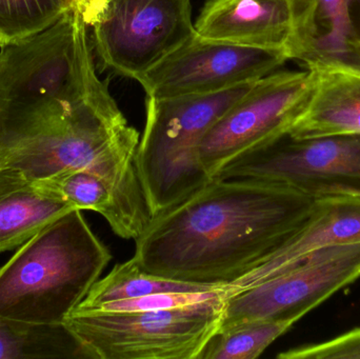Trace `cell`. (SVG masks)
Instances as JSON below:
<instances>
[{
	"label": "cell",
	"instance_id": "obj_1",
	"mask_svg": "<svg viewBox=\"0 0 360 359\" xmlns=\"http://www.w3.org/2000/svg\"><path fill=\"white\" fill-rule=\"evenodd\" d=\"M79 10L0 46V168L39 183L84 170L110 185L135 233L152 216L135 155L141 135L99 79Z\"/></svg>",
	"mask_w": 360,
	"mask_h": 359
},
{
	"label": "cell",
	"instance_id": "obj_2",
	"mask_svg": "<svg viewBox=\"0 0 360 359\" xmlns=\"http://www.w3.org/2000/svg\"><path fill=\"white\" fill-rule=\"evenodd\" d=\"M316 200L274 181L214 178L152 217L133 257L149 273L228 286L281 248Z\"/></svg>",
	"mask_w": 360,
	"mask_h": 359
},
{
	"label": "cell",
	"instance_id": "obj_3",
	"mask_svg": "<svg viewBox=\"0 0 360 359\" xmlns=\"http://www.w3.org/2000/svg\"><path fill=\"white\" fill-rule=\"evenodd\" d=\"M112 259L82 210L61 215L0 268V315L63 325Z\"/></svg>",
	"mask_w": 360,
	"mask_h": 359
},
{
	"label": "cell",
	"instance_id": "obj_4",
	"mask_svg": "<svg viewBox=\"0 0 360 359\" xmlns=\"http://www.w3.org/2000/svg\"><path fill=\"white\" fill-rule=\"evenodd\" d=\"M254 82L211 94L148 97L135 168L152 217L212 181L199 164V145Z\"/></svg>",
	"mask_w": 360,
	"mask_h": 359
},
{
	"label": "cell",
	"instance_id": "obj_5",
	"mask_svg": "<svg viewBox=\"0 0 360 359\" xmlns=\"http://www.w3.org/2000/svg\"><path fill=\"white\" fill-rule=\"evenodd\" d=\"M228 292L173 309L101 312L74 309L65 326L94 359H198L221 324Z\"/></svg>",
	"mask_w": 360,
	"mask_h": 359
},
{
	"label": "cell",
	"instance_id": "obj_6",
	"mask_svg": "<svg viewBox=\"0 0 360 359\" xmlns=\"http://www.w3.org/2000/svg\"><path fill=\"white\" fill-rule=\"evenodd\" d=\"M82 14L99 63L135 80L195 33L191 0H97Z\"/></svg>",
	"mask_w": 360,
	"mask_h": 359
},
{
	"label": "cell",
	"instance_id": "obj_7",
	"mask_svg": "<svg viewBox=\"0 0 360 359\" xmlns=\"http://www.w3.org/2000/svg\"><path fill=\"white\" fill-rule=\"evenodd\" d=\"M316 70L273 72L260 78L201 141L199 164L211 179L238 158L290 132L306 111Z\"/></svg>",
	"mask_w": 360,
	"mask_h": 359
},
{
	"label": "cell",
	"instance_id": "obj_8",
	"mask_svg": "<svg viewBox=\"0 0 360 359\" xmlns=\"http://www.w3.org/2000/svg\"><path fill=\"white\" fill-rule=\"evenodd\" d=\"M216 178H254L315 198L360 197V135L294 138L289 133L235 160Z\"/></svg>",
	"mask_w": 360,
	"mask_h": 359
},
{
	"label": "cell",
	"instance_id": "obj_9",
	"mask_svg": "<svg viewBox=\"0 0 360 359\" xmlns=\"http://www.w3.org/2000/svg\"><path fill=\"white\" fill-rule=\"evenodd\" d=\"M360 278V242L314 251L279 275L226 296L219 327L304 315Z\"/></svg>",
	"mask_w": 360,
	"mask_h": 359
},
{
	"label": "cell",
	"instance_id": "obj_10",
	"mask_svg": "<svg viewBox=\"0 0 360 359\" xmlns=\"http://www.w3.org/2000/svg\"><path fill=\"white\" fill-rule=\"evenodd\" d=\"M287 60L279 51L216 41L195 32L137 81L150 98L211 94L257 81Z\"/></svg>",
	"mask_w": 360,
	"mask_h": 359
},
{
	"label": "cell",
	"instance_id": "obj_11",
	"mask_svg": "<svg viewBox=\"0 0 360 359\" xmlns=\"http://www.w3.org/2000/svg\"><path fill=\"white\" fill-rule=\"evenodd\" d=\"M359 242L360 197L335 195L317 198L306 223L262 263L226 286V292L234 294L279 275L319 249Z\"/></svg>",
	"mask_w": 360,
	"mask_h": 359
},
{
	"label": "cell",
	"instance_id": "obj_12",
	"mask_svg": "<svg viewBox=\"0 0 360 359\" xmlns=\"http://www.w3.org/2000/svg\"><path fill=\"white\" fill-rule=\"evenodd\" d=\"M194 27L207 39L279 51L288 59L293 41L289 0H205Z\"/></svg>",
	"mask_w": 360,
	"mask_h": 359
},
{
	"label": "cell",
	"instance_id": "obj_13",
	"mask_svg": "<svg viewBox=\"0 0 360 359\" xmlns=\"http://www.w3.org/2000/svg\"><path fill=\"white\" fill-rule=\"evenodd\" d=\"M294 34L289 59L309 70L356 72L360 44L349 18L348 0H289Z\"/></svg>",
	"mask_w": 360,
	"mask_h": 359
},
{
	"label": "cell",
	"instance_id": "obj_14",
	"mask_svg": "<svg viewBox=\"0 0 360 359\" xmlns=\"http://www.w3.org/2000/svg\"><path fill=\"white\" fill-rule=\"evenodd\" d=\"M77 210L18 171L0 168V252L27 242L65 213Z\"/></svg>",
	"mask_w": 360,
	"mask_h": 359
},
{
	"label": "cell",
	"instance_id": "obj_15",
	"mask_svg": "<svg viewBox=\"0 0 360 359\" xmlns=\"http://www.w3.org/2000/svg\"><path fill=\"white\" fill-rule=\"evenodd\" d=\"M312 98L292 126L294 138L360 135V74L344 69H319Z\"/></svg>",
	"mask_w": 360,
	"mask_h": 359
},
{
	"label": "cell",
	"instance_id": "obj_16",
	"mask_svg": "<svg viewBox=\"0 0 360 359\" xmlns=\"http://www.w3.org/2000/svg\"><path fill=\"white\" fill-rule=\"evenodd\" d=\"M0 359H94L63 325H37L0 315Z\"/></svg>",
	"mask_w": 360,
	"mask_h": 359
},
{
	"label": "cell",
	"instance_id": "obj_17",
	"mask_svg": "<svg viewBox=\"0 0 360 359\" xmlns=\"http://www.w3.org/2000/svg\"><path fill=\"white\" fill-rule=\"evenodd\" d=\"M222 288L226 286L184 282L149 273L132 257L124 263H116L107 276L99 278L77 307H95L109 301L137 299L158 293L207 292Z\"/></svg>",
	"mask_w": 360,
	"mask_h": 359
},
{
	"label": "cell",
	"instance_id": "obj_18",
	"mask_svg": "<svg viewBox=\"0 0 360 359\" xmlns=\"http://www.w3.org/2000/svg\"><path fill=\"white\" fill-rule=\"evenodd\" d=\"M37 183L61 196L77 210L99 213L120 238H136L113 190L97 175L84 170H70Z\"/></svg>",
	"mask_w": 360,
	"mask_h": 359
},
{
	"label": "cell",
	"instance_id": "obj_19",
	"mask_svg": "<svg viewBox=\"0 0 360 359\" xmlns=\"http://www.w3.org/2000/svg\"><path fill=\"white\" fill-rule=\"evenodd\" d=\"M296 322L256 320L219 327L198 359H255Z\"/></svg>",
	"mask_w": 360,
	"mask_h": 359
},
{
	"label": "cell",
	"instance_id": "obj_20",
	"mask_svg": "<svg viewBox=\"0 0 360 359\" xmlns=\"http://www.w3.org/2000/svg\"><path fill=\"white\" fill-rule=\"evenodd\" d=\"M69 10L65 0H0V46L46 31Z\"/></svg>",
	"mask_w": 360,
	"mask_h": 359
},
{
	"label": "cell",
	"instance_id": "obj_21",
	"mask_svg": "<svg viewBox=\"0 0 360 359\" xmlns=\"http://www.w3.org/2000/svg\"><path fill=\"white\" fill-rule=\"evenodd\" d=\"M226 290V288L207 292L158 293L137 299H122L109 301L91 308H75L79 310H92L101 312H141L155 311V310L173 309L202 303L213 299L216 295Z\"/></svg>",
	"mask_w": 360,
	"mask_h": 359
},
{
	"label": "cell",
	"instance_id": "obj_22",
	"mask_svg": "<svg viewBox=\"0 0 360 359\" xmlns=\"http://www.w3.org/2000/svg\"><path fill=\"white\" fill-rule=\"evenodd\" d=\"M279 359H360V327L330 341L300 346L277 355Z\"/></svg>",
	"mask_w": 360,
	"mask_h": 359
},
{
	"label": "cell",
	"instance_id": "obj_23",
	"mask_svg": "<svg viewBox=\"0 0 360 359\" xmlns=\"http://www.w3.org/2000/svg\"><path fill=\"white\" fill-rule=\"evenodd\" d=\"M348 11L353 35L360 44V0H348Z\"/></svg>",
	"mask_w": 360,
	"mask_h": 359
},
{
	"label": "cell",
	"instance_id": "obj_24",
	"mask_svg": "<svg viewBox=\"0 0 360 359\" xmlns=\"http://www.w3.org/2000/svg\"><path fill=\"white\" fill-rule=\"evenodd\" d=\"M65 1L71 10H80L82 8V0H65Z\"/></svg>",
	"mask_w": 360,
	"mask_h": 359
},
{
	"label": "cell",
	"instance_id": "obj_25",
	"mask_svg": "<svg viewBox=\"0 0 360 359\" xmlns=\"http://www.w3.org/2000/svg\"><path fill=\"white\" fill-rule=\"evenodd\" d=\"M357 73L360 74V46H359V65H357Z\"/></svg>",
	"mask_w": 360,
	"mask_h": 359
},
{
	"label": "cell",
	"instance_id": "obj_26",
	"mask_svg": "<svg viewBox=\"0 0 360 359\" xmlns=\"http://www.w3.org/2000/svg\"><path fill=\"white\" fill-rule=\"evenodd\" d=\"M94 1H97V0H93L92 2H94ZM92 2H90V4H92ZM89 4H88V6H89ZM80 12H82V11H80Z\"/></svg>",
	"mask_w": 360,
	"mask_h": 359
}]
</instances>
